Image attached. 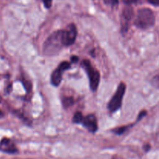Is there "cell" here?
Masks as SVG:
<instances>
[{
  "mask_svg": "<svg viewBox=\"0 0 159 159\" xmlns=\"http://www.w3.org/2000/svg\"><path fill=\"white\" fill-rule=\"evenodd\" d=\"M155 24V16L153 11L149 8H142L138 11L134 25L141 30H148Z\"/></svg>",
  "mask_w": 159,
  "mask_h": 159,
  "instance_id": "obj_1",
  "label": "cell"
},
{
  "mask_svg": "<svg viewBox=\"0 0 159 159\" xmlns=\"http://www.w3.org/2000/svg\"><path fill=\"white\" fill-rule=\"evenodd\" d=\"M61 41V30L53 33L44 42L43 52L47 55H54L58 53L63 47Z\"/></svg>",
  "mask_w": 159,
  "mask_h": 159,
  "instance_id": "obj_2",
  "label": "cell"
},
{
  "mask_svg": "<svg viewBox=\"0 0 159 159\" xmlns=\"http://www.w3.org/2000/svg\"><path fill=\"white\" fill-rule=\"evenodd\" d=\"M82 66L85 68V71L88 74L89 79L90 88L93 92H96L98 89L100 80V74L99 71L96 70L93 65H91L89 60H83L82 61Z\"/></svg>",
  "mask_w": 159,
  "mask_h": 159,
  "instance_id": "obj_3",
  "label": "cell"
},
{
  "mask_svg": "<svg viewBox=\"0 0 159 159\" xmlns=\"http://www.w3.org/2000/svg\"><path fill=\"white\" fill-rule=\"evenodd\" d=\"M126 92V85L124 82H121L118 86L117 89H116V93L113 95L112 99H110L109 102L108 110H110L111 113H114V112L117 111L120 108L121 105H122L123 97H124V94Z\"/></svg>",
  "mask_w": 159,
  "mask_h": 159,
  "instance_id": "obj_4",
  "label": "cell"
},
{
  "mask_svg": "<svg viewBox=\"0 0 159 159\" xmlns=\"http://www.w3.org/2000/svg\"><path fill=\"white\" fill-rule=\"evenodd\" d=\"M77 28L74 23H71L66 30H61V41L64 46H71L75 43L77 37Z\"/></svg>",
  "mask_w": 159,
  "mask_h": 159,
  "instance_id": "obj_5",
  "label": "cell"
},
{
  "mask_svg": "<svg viewBox=\"0 0 159 159\" xmlns=\"http://www.w3.org/2000/svg\"><path fill=\"white\" fill-rule=\"evenodd\" d=\"M71 68V64L68 61H63L58 65L57 69L53 71L51 77V82L54 86H58L62 80L63 72Z\"/></svg>",
  "mask_w": 159,
  "mask_h": 159,
  "instance_id": "obj_6",
  "label": "cell"
},
{
  "mask_svg": "<svg viewBox=\"0 0 159 159\" xmlns=\"http://www.w3.org/2000/svg\"><path fill=\"white\" fill-rule=\"evenodd\" d=\"M133 16L134 10L132 7H130V6H126L122 12V20H121L122 31L124 33H126L128 30L129 26H130V22L131 21Z\"/></svg>",
  "mask_w": 159,
  "mask_h": 159,
  "instance_id": "obj_7",
  "label": "cell"
},
{
  "mask_svg": "<svg viewBox=\"0 0 159 159\" xmlns=\"http://www.w3.org/2000/svg\"><path fill=\"white\" fill-rule=\"evenodd\" d=\"M82 124L87 130L91 133H95L98 130V124L97 120L95 115L89 114L88 116L83 117L82 121Z\"/></svg>",
  "mask_w": 159,
  "mask_h": 159,
  "instance_id": "obj_8",
  "label": "cell"
},
{
  "mask_svg": "<svg viewBox=\"0 0 159 159\" xmlns=\"http://www.w3.org/2000/svg\"><path fill=\"white\" fill-rule=\"evenodd\" d=\"M0 151L7 154H16L18 152L15 144L11 141V140L6 138L0 141Z\"/></svg>",
  "mask_w": 159,
  "mask_h": 159,
  "instance_id": "obj_9",
  "label": "cell"
},
{
  "mask_svg": "<svg viewBox=\"0 0 159 159\" xmlns=\"http://www.w3.org/2000/svg\"><path fill=\"white\" fill-rule=\"evenodd\" d=\"M83 117V115L81 112H76L74 114V116H73L72 121L75 124H80V123H82Z\"/></svg>",
  "mask_w": 159,
  "mask_h": 159,
  "instance_id": "obj_10",
  "label": "cell"
},
{
  "mask_svg": "<svg viewBox=\"0 0 159 159\" xmlns=\"http://www.w3.org/2000/svg\"><path fill=\"white\" fill-rule=\"evenodd\" d=\"M129 127H130L129 126H124V127H118V128L113 129L112 131H113V133L116 134L121 135V134H123L124 132L127 131V129H128Z\"/></svg>",
  "mask_w": 159,
  "mask_h": 159,
  "instance_id": "obj_11",
  "label": "cell"
},
{
  "mask_svg": "<svg viewBox=\"0 0 159 159\" xmlns=\"http://www.w3.org/2000/svg\"><path fill=\"white\" fill-rule=\"evenodd\" d=\"M73 102H74V100H73L72 98H65L63 99V105L65 107H71Z\"/></svg>",
  "mask_w": 159,
  "mask_h": 159,
  "instance_id": "obj_12",
  "label": "cell"
},
{
  "mask_svg": "<svg viewBox=\"0 0 159 159\" xmlns=\"http://www.w3.org/2000/svg\"><path fill=\"white\" fill-rule=\"evenodd\" d=\"M42 1H43V5H44V6L47 9H50L51 7V6H52L53 0H42Z\"/></svg>",
  "mask_w": 159,
  "mask_h": 159,
  "instance_id": "obj_13",
  "label": "cell"
},
{
  "mask_svg": "<svg viewBox=\"0 0 159 159\" xmlns=\"http://www.w3.org/2000/svg\"><path fill=\"white\" fill-rule=\"evenodd\" d=\"M152 82H153V84L157 87V88L159 89V75H155V77L152 79Z\"/></svg>",
  "mask_w": 159,
  "mask_h": 159,
  "instance_id": "obj_14",
  "label": "cell"
},
{
  "mask_svg": "<svg viewBox=\"0 0 159 159\" xmlns=\"http://www.w3.org/2000/svg\"><path fill=\"white\" fill-rule=\"evenodd\" d=\"M151 5L154 6H159V0H147Z\"/></svg>",
  "mask_w": 159,
  "mask_h": 159,
  "instance_id": "obj_15",
  "label": "cell"
},
{
  "mask_svg": "<svg viewBox=\"0 0 159 159\" xmlns=\"http://www.w3.org/2000/svg\"><path fill=\"white\" fill-rule=\"evenodd\" d=\"M138 1V0H123V2L127 5H130L132 4V3H135Z\"/></svg>",
  "mask_w": 159,
  "mask_h": 159,
  "instance_id": "obj_16",
  "label": "cell"
},
{
  "mask_svg": "<svg viewBox=\"0 0 159 159\" xmlns=\"http://www.w3.org/2000/svg\"><path fill=\"white\" fill-rule=\"evenodd\" d=\"M79 57H77V56H74L73 55L72 57H71V62H73V63H76L77 61H79Z\"/></svg>",
  "mask_w": 159,
  "mask_h": 159,
  "instance_id": "obj_17",
  "label": "cell"
},
{
  "mask_svg": "<svg viewBox=\"0 0 159 159\" xmlns=\"http://www.w3.org/2000/svg\"><path fill=\"white\" fill-rule=\"evenodd\" d=\"M110 2L111 3L113 6H116V5H118L119 1H118V0H110Z\"/></svg>",
  "mask_w": 159,
  "mask_h": 159,
  "instance_id": "obj_18",
  "label": "cell"
},
{
  "mask_svg": "<svg viewBox=\"0 0 159 159\" xmlns=\"http://www.w3.org/2000/svg\"><path fill=\"white\" fill-rule=\"evenodd\" d=\"M144 148H145V152H148L149 150H150V148H151V146L149 145V144H146L145 146H144Z\"/></svg>",
  "mask_w": 159,
  "mask_h": 159,
  "instance_id": "obj_19",
  "label": "cell"
},
{
  "mask_svg": "<svg viewBox=\"0 0 159 159\" xmlns=\"http://www.w3.org/2000/svg\"><path fill=\"white\" fill-rule=\"evenodd\" d=\"M3 116H4V113L0 110V118H2Z\"/></svg>",
  "mask_w": 159,
  "mask_h": 159,
  "instance_id": "obj_20",
  "label": "cell"
}]
</instances>
